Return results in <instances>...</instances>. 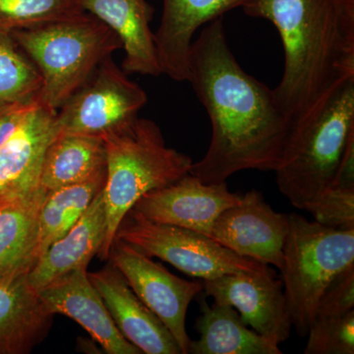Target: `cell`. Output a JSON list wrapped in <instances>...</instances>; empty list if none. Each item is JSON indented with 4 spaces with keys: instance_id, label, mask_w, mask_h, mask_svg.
<instances>
[{
    "instance_id": "30bf717a",
    "label": "cell",
    "mask_w": 354,
    "mask_h": 354,
    "mask_svg": "<svg viewBox=\"0 0 354 354\" xmlns=\"http://www.w3.org/2000/svg\"><path fill=\"white\" fill-rule=\"evenodd\" d=\"M203 290L216 304L234 307L243 323L266 339L279 344L290 337L292 323L283 281L269 266L203 281Z\"/></svg>"
},
{
    "instance_id": "2e32d148",
    "label": "cell",
    "mask_w": 354,
    "mask_h": 354,
    "mask_svg": "<svg viewBox=\"0 0 354 354\" xmlns=\"http://www.w3.org/2000/svg\"><path fill=\"white\" fill-rule=\"evenodd\" d=\"M59 133L57 111L39 104L0 146V193L39 187L44 155Z\"/></svg>"
},
{
    "instance_id": "4316f807",
    "label": "cell",
    "mask_w": 354,
    "mask_h": 354,
    "mask_svg": "<svg viewBox=\"0 0 354 354\" xmlns=\"http://www.w3.org/2000/svg\"><path fill=\"white\" fill-rule=\"evenodd\" d=\"M326 227L354 230V187L335 186L308 209Z\"/></svg>"
},
{
    "instance_id": "603a6c76",
    "label": "cell",
    "mask_w": 354,
    "mask_h": 354,
    "mask_svg": "<svg viewBox=\"0 0 354 354\" xmlns=\"http://www.w3.org/2000/svg\"><path fill=\"white\" fill-rule=\"evenodd\" d=\"M106 183V172L85 183L48 191L38 218L36 260L81 218ZM36 262V263H37Z\"/></svg>"
},
{
    "instance_id": "44dd1931",
    "label": "cell",
    "mask_w": 354,
    "mask_h": 354,
    "mask_svg": "<svg viewBox=\"0 0 354 354\" xmlns=\"http://www.w3.org/2000/svg\"><path fill=\"white\" fill-rule=\"evenodd\" d=\"M104 140L58 133L44 155L39 185L46 191L85 183L106 172Z\"/></svg>"
},
{
    "instance_id": "3957f363",
    "label": "cell",
    "mask_w": 354,
    "mask_h": 354,
    "mask_svg": "<svg viewBox=\"0 0 354 354\" xmlns=\"http://www.w3.org/2000/svg\"><path fill=\"white\" fill-rule=\"evenodd\" d=\"M354 140V74L335 82L293 121L277 167L279 190L293 207L308 209L334 187Z\"/></svg>"
},
{
    "instance_id": "ffe728a7",
    "label": "cell",
    "mask_w": 354,
    "mask_h": 354,
    "mask_svg": "<svg viewBox=\"0 0 354 354\" xmlns=\"http://www.w3.org/2000/svg\"><path fill=\"white\" fill-rule=\"evenodd\" d=\"M46 194L39 186L11 195L0 206V279L29 274L36 264L38 218Z\"/></svg>"
},
{
    "instance_id": "5b68a950",
    "label": "cell",
    "mask_w": 354,
    "mask_h": 354,
    "mask_svg": "<svg viewBox=\"0 0 354 354\" xmlns=\"http://www.w3.org/2000/svg\"><path fill=\"white\" fill-rule=\"evenodd\" d=\"M41 72V104L57 111L122 43L101 20L84 12L10 32Z\"/></svg>"
},
{
    "instance_id": "8992f818",
    "label": "cell",
    "mask_w": 354,
    "mask_h": 354,
    "mask_svg": "<svg viewBox=\"0 0 354 354\" xmlns=\"http://www.w3.org/2000/svg\"><path fill=\"white\" fill-rule=\"evenodd\" d=\"M283 255L279 271L291 323L300 337H306L324 290L354 264V230L326 227L290 214Z\"/></svg>"
},
{
    "instance_id": "8fae6325",
    "label": "cell",
    "mask_w": 354,
    "mask_h": 354,
    "mask_svg": "<svg viewBox=\"0 0 354 354\" xmlns=\"http://www.w3.org/2000/svg\"><path fill=\"white\" fill-rule=\"evenodd\" d=\"M288 230V215L274 211L259 191L251 190L218 216L209 237L237 255L281 270Z\"/></svg>"
},
{
    "instance_id": "d4e9b609",
    "label": "cell",
    "mask_w": 354,
    "mask_h": 354,
    "mask_svg": "<svg viewBox=\"0 0 354 354\" xmlns=\"http://www.w3.org/2000/svg\"><path fill=\"white\" fill-rule=\"evenodd\" d=\"M82 12L76 0H0V31L31 29Z\"/></svg>"
},
{
    "instance_id": "d6986e66",
    "label": "cell",
    "mask_w": 354,
    "mask_h": 354,
    "mask_svg": "<svg viewBox=\"0 0 354 354\" xmlns=\"http://www.w3.org/2000/svg\"><path fill=\"white\" fill-rule=\"evenodd\" d=\"M53 314L28 274L0 279V354H27L46 339Z\"/></svg>"
},
{
    "instance_id": "cb8c5ba5",
    "label": "cell",
    "mask_w": 354,
    "mask_h": 354,
    "mask_svg": "<svg viewBox=\"0 0 354 354\" xmlns=\"http://www.w3.org/2000/svg\"><path fill=\"white\" fill-rule=\"evenodd\" d=\"M41 87L38 67L10 32L0 31V104L36 101Z\"/></svg>"
},
{
    "instance_id": "5bb4252c",
    "label": "cell",
    "mask_w": 354,
    "mask_h": 354,
    "mask_svg": "<svg viewBox=\"0 0 354 354\" xmlns=\"http://www.w3.org/2000/svg\"><path fill=\"white\" fill-rule=\"evenodd\" d=\"M88 277L121 335L142 353L181 354L171 333L135 295L113 264L97 272H88Z\"/></svg>"
},
{
    "instance_id": "484cf974",
    "label": "cell",
    "mask_w": 354,
    "mask_h": 354,
    "mask_svg": "<svg viewBox=\"0 0 354 354\" xmlns=\"http://www.w3.org/2000/svg\"><path fill=\"white\" fill-rule=\"evenodd\" d=\"M307 335L305 354H353L354 310L342 316L316 319Z\"/></svg>"
},
{
    "instance_id": "f546056e",
    "label": "cell",
    "mask_w": 354,
    "mask_h": 354,
    "mask_svg": "<svg viewBox=\"0 0 354 354\" xmlns=\"http://www.w3.org/2000/svg\"><path fill=\"white\" fill-rule=\"evenodd\" d=\"M11 195L13 194H7V193H0V206H1V205L3 204V203L6 202V200L11 196Z\"/></svg>"
},
{
    "instance_id": "ba28073f",
    "label": "cell",
    "mask_w": 354,
    "mask_h": 354,
    "mask_svg": "<svg viewBox=\"0 0 354 354\" xmlns=\"http://www.w3.org/2000/svg\"><path fill=\"white\" fill-rule=\"evenodd\" d=\"M147 102L145 91L109 57L57 109L58 128L62 133L102 138L138 120Z\"/></svg>"
},
{
    "instance_id": "ac0fdd59",
    "label": "cell",
    "mask_w": 354,
    "mask_h": 354,
    "mask_svg": "<svg viewBox=\"0 0 354 354\" xmlns=\"http://www.w3.org/2000/svg\"><path fill=\"white\" fill-rule=\"evenodd\" d=\"M106 232L102 188L75 225L62 239L53 242L32 267L28 274L32 288L39 292L60 277L80 268H88L90 261L101 250Z\"/></svg>"
},
{
    "instance_id": "e0dca14e",
    "label": "cell",
    "mask_w": 354,
    "mask_h": 354,
    "mask_svg": "<svg viewBox=\"0 0 354 354\" xmlns=\"http://www.w3.org/2000/svg\"><path fill=\"white\" fill-rule=\"evenodd\" d=\"M85 12L101 20L120 39L125 57L123 71L162 75L155 34L150 28L155 9L147 0H76Z\"/></svg>"
},
{
    "instance_id": "52a82bcc",
    "label": "cell",
    "mask_w": 354,
    "mask_h": 354,
    "mask_svg": "<svg viewBox=\"0 0 354 354\" xmlns=\"http://www.w3.org/2000/svg\"><path fill=\"white\" fill-rule=\"evenodd\" d=\"M114 239L203 281L235 272L262 271L269 266L237 255L208 235L147 220L133 209L123 218Z\"/></svg>"
},
{
    "instance_id": "277c9868",
    "label": "cell",
    "mask_w": 354,
    "mask_h": 354,
    "mask_svg": "<svg viewBox=\"0 0 354 354\" xmlns=\"http://www.w3.org/2000/svg\"><path fill=\"white\" fill-rule=\"evenodd\" d=\"M102 140L106 157V232L99 255L109 259L118 227L140 198L189 174L193 160L165 145L157 123L145 118Z\"/></svg>"
},
{
    "instance_id": "6da1fadb",
    "label": "cell",
    "mask_w": 354,
    "mask_h": 354,
    "mask_svg": "<svg viewBox=\"0 0 354 354\" xmlns=\"http://www.w3.org/2000/svg\"><path fill=\"white\" fill-rule=\"evenodd\" d=\"M187 82L212 124L208 150L190 174L204 183H223L246 169L276 171L292 122L272 88L237 62L223 17L205 25L191 44Z\"/></svg>"
},
{
    "instance_id": "9c48e42d",
    "label": "cell",
    "mask_w": 354,
    "mask_h": 354,
    "mask_svg": "<svg viewBox=\"0 0 354 354\" xmlns=\"http://www.w3.org/2000/svg\"><path fill=\"white\" fill-rule=\"evenodd\" d=\"M109 259L135 295L171 333L181 354H187L191 339L186 332V315L191 301L203 290V281L176 277L120 239H114Z\"/></svg>"
},
{
    "instance_id": "7a4b0ae2",
    "label": "cell",
    "mask_w": 354,
    "mask_h": 354,
    "mask_svg": "<svg viewBox=\"0 0 354 354\" xmlns=\"http://www.w3.org/2000/svg\"><path fill=\"white\" fill-rule=\"evenodd\" d=\"M241 8L278 30L285 69L272 92L291 122L354 74V0H250Z\"/></svg>"
},
{
    "instance_id": "4fadbf2b",
    "label": "cell",
    "mask_w": 354,
    "mask_h": 354,
    "mask_svg": "<svg viewBox=\"0 0 354 354\" xmlns=\"http://www.w3.org/2000/svg\"><path fill=\"white\" fill-rule=\"evenodd\" d=\"M51 314L76 321L109 354H141L127 341L109 314L104 300L91 283L88 268H80L51 281L39 291Z\"/></svg>"
},
{
    "instance_id": "f1b7e54d",
    "label": "cell",
    "mask_w": 354,
    "mask_h": 354,
    "mask_svg": "<svg viewBox=\"0 0 354 354\" xmlns=\"http://www.w3.org/2000/svg\"><path fill=\"white\" fill-rule=\"evenodd\" d=\"M39 104V100L0 104V146Z\"/></svg>"
},
{
    "instance_id": "9a60e30c",
    "label": "cell",
    "mask_w": 354,
    "mask_h": 354,
    "mask_svg": "<svg viewBox=\"0 0 354 354\" xmlns=\"http://www.w3.org/2000/svg\"><path fill=\"white\" fill-rule=\"evenodd\" d=\"M248 1L250 0H164L162 20L155 32L162 73L176 82L187 81L191 44L198 30Z\"/></svg>"
},
{
    "instance_id": "7402d4cb",
    "label": "cell",
    "mask_w": 354,
    "mask_h": 354,
    "mask_svg": "<svg viewBox=\"0 0 354 354\" xmlns=\"http://www.w3.org/2000/svg\"><path fill=\"white\" fill-rule=\"evenodd\" d=\"M201 311L195 325L200 339L191 341L188 353L281 354L278 344L248 329L234 307L203 300Z\"/></svg>"
},
{
    "instance_id": "83f0119b",
    "label": "cell",
    "mask_w": 354,
    "mask_h": 354,
    "mask_svg": "<svg viewBox=\"0 0 354 354\" xmlns=\"http://www.w3.org/2000/svg\"><path fill=\"white\" fill-rule=\"evenodd\" d=\"M354 310V264L339 272L324 290L315 319L339 317Z\"/></svg>"
},
{
    "instance_id": "7c38bea8",
    "label": "cell",
    "mask_w": 354,
    "mask_h": 354,
    "mask_svg": "<svg viewBox=\"0 0 354 354\" xmlns=\"http://www.w3.org/2000/svg\"><path fill=\"white\" fill-rule=\"evenodd\" d=\"M227 183H204L186 174L162 188L146 193L131 209L147 220L211 235L214 223L225 209L241 201Z\"/></svg>"
}]
</instances>
